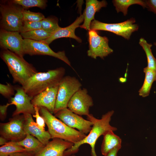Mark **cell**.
<instances>
[{
  "label": "cell",
  "mask_w": 156,
  "mask_h": 156,
  "mask_svg": "<svg viewBox=\"0 0 156 156\" xmlns=\"http://www.w3.org/2000/svg\"><path fill=\"white\" fill-rule=\"evenodd\" d=\"M114 113V110L108 112L102 116L101 118L98 119L95 117L92 114L87 116V119L93 123L92 128L89 134L79 142L76 143L69 149L64 152V156H70L78 152L79 147L82 144H87L91 147V156H97L95 151V145L98 138L101 135H103L108 131H114L117 129L112 126L110 124L111 118Z\"/></svg>",
  "instance_id": "obj_1"
},
{
  "label": "cell",
  "mask_w": 156,
  "mask_h": 156,
  "mask_svg": "<svg viewBox=\"0 0 156 156\" xmlns=\"http://www.w3.org/2000/svg\"><path fill=\"white\" fill-rule=\"evenodd\" d=\"M65 69L60 67L45 72H38L22 86L28 96L32 99L47 89L59 85L64 76Z\"/></svg>",
  "instance_id": "obj_2"
},
{
  "label": "cell",
  "mask_w": 156,
  "mask_h": 156,
  "mask_svg": "<svg viewBox=\"0 0 156 156\" xmlns=\"http://www.w3.org/2000/svg\"><path fill=\"white\" fill-rule=\"evenodd\" d=\"M39 107L40 113L44 120L51 139L60 138L74 144L86 136L79 131L68 126L45 107Z\"/></svg>",
  "instance_id": "obj_3"
},
{
  "label": "cell",
  "mask_w": 156,
  "mask_h": 156,
  "mask_svg": "<svg viewBox=\"0 0 156 156\" xmlns=\"http://www.w3.org/2000/svg\"><path fill=\"white\" fill-rule=\"evenodd\" d=\"M0 57L6 64L14 83L23 86L27 80L38 72L31 64L15 53L8 49H3Z\"/></svg>",
  "instance_id": "obj_4"
},
{
  "label": "cell",
  "mask_w": 156,
  "mask_h": 156,
  "mask_svg": "<svg viewBox=\"0 0 156 156\" xmlns=\"http://www.w3.org/2000/svg\"><path fill=\"white\" fill-rule=\"evenodd\" d=\"M23 9L19 5L12 2L7 4H1L0 25L2 29L20 32L23 21Z\"/></svg>",
  "instance_id": "obj_5"
},
{
  "label": "cell",
  "mask_w": 156,
  "mask_h": 156,
  "mask_svg": "<svg viewBox=\"0 0 156 156\" xmlns=\"http://www.w3.org/2000/svg\"><path fill=\"white\" fill-rule=\"evenodd\" d=\"M81 86V83L75 77L64 76L59 84L54 114L67 108L70 99Z\"/></svg>",
  "instance_id": "obj_6"
},
{
  "label": "cell",
  "mask_w": 156,
  "mask_h": 156,
  "mask_svg": "<svg viewBox=\"0 0 156 156\" xmlns=\"http://www.w3.org/2000/svg\"><path fill=\"white\" fill-rule=\"evenodd\" d=\"M135 22L133 18L116 23H105L95 19L91 23L90 30L110 31L129 40L132 33L138 29L139 26Z\"/></svg>",
  "instance_id": "obj_7"
},
{
  "label": "cell",
  "mask_w": 156,
  "mask_h": 156,
  "mask_svg": "<svg viewBox=\"0 0 156 156\" xmlns=\"http://www.w3.org/2000/svg\"><path fill=\"white\" fill-rule=\"evenodd\" d=\"M12 117L8 122L0 123V136L8 142L20 141L27 135L24 127V116L22 114Z\"/></svg>",
  "instance_id": "obj_8"
},
{
  "label": "cell",
  "mask_w": 156,
  "mask_h": 156,
  "mask_svg": "<svg viewBox=\"0 0 156 156\" xmlns=\"http://www.w3.org/2000/svg\"><path fill=\"white\" fill-rule=\"evenodd\" d=\"M49 45L42 41L28 39L23 40V48L24 54L32 56L36 55H48L59 59L71 66V63L66 56L64 51L55 52L49 47Z\"/></svg>",
  "instance_id": "obj_9"
},
{
  "label": "cell",
  "mask_w": 156,
  "mask_h": 156,
  "mask_svg": "<svg viewBox=\"0 0 156 156\" xmlns=\"http://www.w3.org/2000/svg\"><path fill=\"white\" fill-rule=\"evenodd\" d=\"M96 31L93 30L88 31L89 48L87 55L94 59L99 57L104 59L112 53L113 50L109 46L108 38L99 36Z\"/></svg>",
  "instance_id": "obj_10"
},
{
  "label": "cell",
  "mask_w": 156,
  "mask_h": 156,
  "mask_svg": "<svg viewBox=\"0 0 156 156\" xmlns=\"http://www.w3.org/2000/svg\"><path fill=\"white\" fill-rule=\"evenodd\" d=\"M54 114L68 126L76 128L85 134L89 133L92 129L93 125L92 122L84 119L67 108L59 110Z\"/></svg>",
  "instance_id": "obj_11"
},
{
  "label": "cell",
  "mask_w": 156,
  "mask_h": 156,
  "mask_svg": "<svg viewBox=\"0 0 156 156\" xmlns=\"http://www.w3.org/2000/svg\"><path fill=\"white\" fill-rule=\"evenodd\" d=\"M93 105L92 99L88 94L87 90L84 88H81L71 98L67 107L78 115L87 116L90 114V107Z\"/></svg>",
  "instance_id": "obj_12"
},
{
  "label": "cell",
  "mask_w": 156,
  "mask_h": 156,
  "mask_svg": "<svg viewBox=\"0 0 156 156\" xmlns=\"http://www.w3.org/2000/svg\"><path fill=\"white\" fill-rule=\"evenodd\" d=\"M16 93L13 97L9 99L10 105H14L16 109L13 112L12 116L21 114H35L34 106L31 102L32 98L27 94L22 86H14Z\"/></svg>",
  "instance_id": "obj_13"
},
{
  "label": "cell",
  "mask_w": 156,
  "mask_h": 156,
  "mask_svg": "<svg viewBox=\"0 0 156 156\" xmlns=\"http://www.w3.org/2000/svg\"><path fill=\"white\" fill-rule=\"evenodd\" d=\"M23 40L19 32L1 29V47L3 49L8 50L22 57L25 55L23 48Z\"/></svg>",
  "instance_id": "obj_14"
},
{
  "label": "cell",
  "mask_w": 156,
  "mask_h": 156,
  "mask_svg": "<svg viewBox=\"0 0 156 156\" xmlns=\"http://www.w3.org/2000/svg\"><path fill=\"white\" fill-rule=\"evenodd\" d=\"M74 144L58 138H54L36 153L34 156H64L65 151Z\"/></svg>",
  "instance_id": "obj_15"
},
{
  "label": "cell",
  "mask_w": 156,
  "mask_h": 156,
  "mask_svg": "<svg viewBox=\"0 0 156 156\" xmlns=\"http://www.w3.org/2000/svg\"><path fill=\"white\" fill-rule=\"evenodd\" d=\"M59 85L48 88L34 97L31 102L34 106L42 107L54 113Z\"/></svg>",
  "instance_id": "obj_16"
},
{
  "label": "cell",
  "mask_w": 156,
  "mask_h": 156,
  "mask_svg": "<svg viewBox=\"0 0 156 156\" xmlns=\"http://www.w3.org/2000/svg\"><path fill=\"white\" fill-rule=\"evenodd\" d=\"M84 20L83 13L78 17L75 21L70 25L64 28L61 27L47 39L41 40L49 45L54 40L63 37L70 38L75 39L79 43H81V40L75 34L76 28L80 27V24Z\"/></svg>",
  "instance_id": "obj_17"
},
{
  "label": "cell",
  "mask_w": 156,
  "mask_h": 156,
  "mask_svg": "<svg viewBox=\"0 0 156 156\" xmlns=\"http://www.w3.org/2000/svg\"><path fill=\"white\" fill-rule=\"evenodd\" d=\"M23 114L25 117L24 129L27 134L31 135L43 144L46 145L51 138L48 131L41 130L34 120L31 114Z\"/></svg>",
  "instance_id": "obj_18"
},
{
  "label": "cell",
  "mask_w": 156,
  "mask_h": 156,
  "mask_svg": "<svg viewBox=\"0 0 156 156\" xmlns=\"http://www.w3.org/2000/svg\"><path fill=\"white\" fill-rule=\"evenodd\" d=\"M107 4L105 0L99 1L97 0H86V7L83 13L84 22L79 27L89 31L92 21L95 20V13L99 12L102 8L106 7Z\"/></svg>",
  "instance_id": "obj_19"
},
{
  "label": "cell",
  "mask_w": 156,
  "mask_h": 156,
  "mask_svg": "<svg viewBox=\"0 0 156 156\" xmlns=\"http://www.w3.org/2000/svg\"><path fill=\"white\" fill-rule=\"evenodd\" d=\"M103 140L101 147L102 154L106 156L109 152L115 148L121 146L122 140L115 134L114 131L110 130L103 135Z\"/></svg>",
  "instance_id": "obj_20"
},
{
  "label": "cell",
  "mask_w": 156,
  "mask_h": 156,
  "mask_svg": "<svg viewBox=\"0 0 156 156\" xmlns=\"http://www.w3.org/2000/svg\"><path fill=\"white\" fill-rule=\"evenodd\" d=\"M7 143L23 147L27 151L35 153L45 146L36 138L28 133L21 141L17 142H8Z\"/></svg>",
  "instance_id": "obj_21"
},
{
  "label": "cell",
  "mask_w": 156,
  "mask_h": 156,
  "mask_svg": "<svg viewBox=\"0 0 156 156\" xmlns=\"http://www.w3.org/2000/svg\"><path fill=\"white\" fill-rule=\"evenodd\" d=\"M143 72L145 74L144 79L138 92L140 96L145 97L149 95L152 84L154 81H156V72L147 67L144 68Z\"/></svg>",
  "instance_id": "obj_22"
},
{
  "label": "cell",
  "mask_w": 156,
  "mask_h": 156,
  "mask_svg": "<svg viewBox=\"0 0 156 156\" xmlns=\"http://www.w3.org/2000/svg\"><path fill=\"white\" fill-rule=\"evenodd\" d=\"M112 2L117 12H121L125 16L127 14L128 8L132 5L138 4L144 8H147L145 1L142 0H114Z\"/></svg>",
  "instance_id": "obj_23"
},
{
  "label": "cell",
  "mask_w": 156,
  "mask_h": 156,
  "mask_svg": "<svg viewBox=\"0 0 156 156\" xmlns=\"http://www.w3.org/2000/svg\"><path fill=\"white\" fill-rule=\"evenodd\" d=\"M139 43L146 53L147 61V66L146 67L149 69L156 72V59L152 52L151 47L152 44L148 43L142 38L140 39Z\"/></svg>",
  "instance_id": "obj_24"
},
{
  "label": "cell",
  "mask_w": 156,
  "mask_h": 156,
  "mask_svg": "<svg viewBox=\"0 0 156 156\" xmlns=\"http://www.w3.org/2000/svg\"><path fill=\"white\" fill-rule=\"evenodd\" d=\"M20 34L24 39H28L36 41L46 40L52 35L42 29L21 32Z\"/></svg>",
  "instance_id": "obj_25"
},
{
  "label": "cell",
  "mask_w": 156,
  "mask_h": 156,
  "mask_svg": "<svg viewBox=\"0 0 156 156\" xmlns=\"http://www.w3.org/2000/svg\"><path fill=\"white\" fill-rule=\"evenodd\" d=\"M42 29L52 34L61 28L58 25L57 18L48 17L41 21Z\"/></svg>",
  "instance_id": "obj_26"
},
{
  "label": "cell",
  "mask_w": 156,
  "mask_h": 156,
  "mask_svg": "<svg viewBox=\"0 0 156 156\" xmlns=\"http://www.w3.org/2000/svg\"><path fill=\"white\" fill-rule=\"evenodd\" d=\"M12 3L21 6L23 8H27L32 7H38L43 9L47 6V1L45 0H14Z\"/></svg>",
  "instance_id": "obj_27"
},
{
  "label": "cell",
  "mask_w": 156,
  "mask_h": 156,
  "mask_svg": "<svg viewBox=\"0 0 156 156\" xmlns=\"http://www.w3.org/2000/svg\"><path fill=\"white\" fill-rule=\"evenodd\" d=\"M27 151L24 147L7 142L0 147V156H9L18 152Z\"/></svg>",
  "instance_id": "obj_28"
},
{
  "label": "cell",
  "mask_w": 156,
  "mask_h": 156,
  "mask_svg": "<svg viewBox=\"0 0 156 156\" xmlns=\"http://www.w3.org/2000/svg\"><path fill=\"white\" fill-rule=\"evenodd\" d=\"M23 21L40 22L45 18L43 14L39 12H35L27 10L23 8L22 10Z\"/></svg>",
  "instance_id": "obj_29"
},
{
  "label": "cell",
  "mask_w": 156,
  "mask_h": 156,
  "mask_svg": "<svg viewBox=\"0 0 156 156\" xmlns=\"http://www.w3.org/2000/svg\"><path fill=\"white\" fill-rule=\"evenodd\" d=\"M15 87L11 83L7 82L6 84H0V93L5 98L10 99L15 95Z\"/></svg>",
  "instance_id": "obj_30"
},
{
  "label": "cell",
  "mask_w": 156,
  "mask_h": 156,
  "mask_svg": "<svg viewBox=\"0 0 156 156\" xmlns=\"http://www.w3.org/2000/svg\"><path fill=\"white\" fill-rule=\"evenodd\" d=\"M41 29V21L33 22L25 21H23L20 32H25Z\"/></svg>",
  "instance_id": "obj_31"
},
{
  "label": "cell",
  "mask_w": 156,
  "mask_h": 156,
  "mask_svg": "<svg viewBox=\"0 0 156 156\" xmlns=\"http://www.w3.org/2000/svg\"><path fill=\"white\" fill-rule=\"evenodd\" d=\"M35 114L32 116L36 119V123L38 127L42 130L45 131V123L43 118L40 115L39 112V107L34 106Z\"/></svg>",
  "instance_id": "obj_32"
},
{
  "label": "cell",
  "mask_w": 156,
  "mask_h": 156,
  "mask_svg": "<svg viewBox=\"0 0 156 156\" xmlns=\"http://www.w3.org/2000/svg\"><path fill=\"white\" fill-rule=\"evenodd\" d=\"M10 105L9 103L5 105H0V119L1 120L3 121L6 118L8 108Z\"/></svg>",
  "instance_id": "obj_33"
},
{
  "label": "cell",
  "mask_w": 156,
  "mask_h": 156,
  "mask_svg": "<svg viewBox=\"0 0 156 156\" xmlns=\"http://www.w3.org/2000/svg\"><path fill=\"white\" fill-rule=\"evenodd\" d=\"M148 10L153 12L156 15V0L145 1Z\"/></svg>",
  "instance_id": "obj_34"
},
{
  "label": "cell",
  "mask_w": 156,
  "mask_h": 156,
  "mask_svg": "<svg viewBox=\"0 0 156 156\" xmlns=\"http://www.w3.org/2000/svg\"><path fill=\"white\" fill-rule=\"evenodd\" d=\"M35 154L32 152L25 151L14 153L9 156H34Z\"/></svg>",
  "instance_id": "obj_35"
},
{
  "label": "cell",
  "mask_w": 156,
  "mask_h": 156,
  "mask_svg": "<svg viewBox=\"0 0 156 156\" xmlns=\"http://www.w3.org/2000/svg\"><path fill=\"white\" fill-rule=\"evenodd\" d=\"M121 147V146L115 148L110 151L106 156H117V153Z\"/></svg>",
  "instance_id": "obj_36"
},
{
  "label": "cell",
  "mask_w": 156,
  "mask_h": 156,
  "mask_svg": "<svg viewBox=\"0 0 156 156\" xmlns=\"http://www.w3.org/2000/svg\"><path fill=\"white\" fill-rule=\"evenodd\" d=\"M8 141L3 137H0V145L1 146L5 145Z\"/></svg>",
  "instance_id": "obj_37"
},
{
  "label": "cell",
  "mask_w": 156,
  "mask_h": 156,
  "mask_svg": "<svg viewBox=\"0 0 156 156\" xmlns=\"http://www.w3.org/2000/svg\"><path fill=\"white\" fill-rule=\"evenodd\" d=\"M153 44L154 45L156 46V42H154Z\"/></svg>",
  "instance_id": "obj_38"
},
{
  "label": "cell",
  "mask_w": 156,
  "mask_h": 156,
  "mask_svg": "<svg viewBox=\"0 0 156 156\" xmlns=\"http://www.w3.org/2000/svg\"><path fill=\"white\" fill-rule=\"evenodd\" d=\"M70 156H75V154H73V155H71Z\"/></svg>",
  "instance_id": "obj_39"
}]
</instances>
